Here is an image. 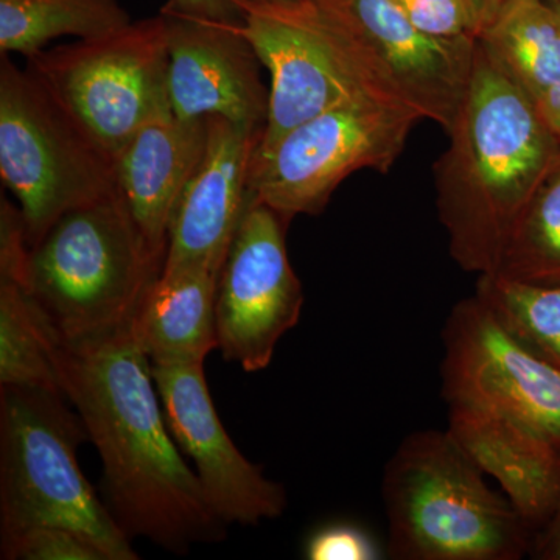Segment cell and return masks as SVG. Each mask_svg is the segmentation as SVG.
I'll return each instance as SVG.
<instances>
[{
  "mask_svg": "<svg viewBox=\"0 0 560 560\" xmlns=\"http://www.w3.org/2000/svg\"><path fill=\"white\" fill-rule=\"evenodd\" d=\"M54 355L62 393L101 455L106 506L127 536L176 555L223 540L228 525L173 440L131 327L83 345L57 342Z\"/></svg>",
  "mask_w": 560,
  "mask_h": 560,
  "instance_id": "obj_1",
  "label": "cell"
},
{
  "mask_svg": "<svg viewBox=\"0 0 560 560\" xmlns=\"http://www.w3.org/2000/svg\"><path fill=\"white\" fill-rule=\"evenodd\" d=\"M447 135L434 186L451 256L464 271L495 275L523 210L560 160V142L480 39Z\"/></svg>",
  "mask_w": 560,
  "mask_h": 560,
  "instance_id": "obj_2",
  "label": "cell"
},
{
  "mask_svg": "<svg viewBox=\"0 0 560 560\" xmlns=\"http://www.w3.org/2000/svg\"><path fill=\"white\" fill-rule=\"evenodd\" d=\"M164 261L116 190L55 221L28 248L21 283L55 340L77 346L130 329Z\"/></svg>",
  "mask_w": 560,
  "mask_h": 560,
  "instance_id": "obj_3",
  "label": "cell"
},
{
  "mask_svg": "<svg viewBox=\"0 0 560 560\" xmlns=\"http://www.w3.org/2000/svg\"><path fill=\"white\" fill-rule=\"evenodd\" d=\"M451 431L420 430L383 470L388 550L399 560H521L533 530Z\"/></svg>",
  "mask_w": 560,
  "mask_h": 560,
  "instance_id": "obj_4",
  "label": "cell"
},
{
  "mask_svg": "<svg viewBox=\"0 0 560 560\" xmlns=\"http://www.w3.org/2000/svg\"><path fill=\"white\" fill-rule=\"evenodd\" d=\"M62 390L0 386V541L35 526H65L94 541L106 560H136L131 539L77 460L90 440Z\"/></svg>",
  "mask_w": 560,
  "mask_h": 560,
  "instance_id": "obj_5",
  "label": "cell"
},
{
  "mask_svg": "<svg viewBox=\"0 0 560 560\" xmlns=\"http://www.w3.org/2000/svg\"><path fill=\"white\" fill-rule=\"evenodd\" d=\"M0 176L28 246L69 210L116 191L114 160L10 55L0 58Z\"/></svg>",
  "mask_w": 560,
  "mask_h": 560,
  "instance_id": "obj_6",
  "label": "cell"
},
{
  "mask_svg": "<svg viewBox=\"0 0 560 560\" xmlns=\"http://www.w3.org/2000/svg\"><path fill=\"white\" fill-rule=\"evenodd\" d=\"M242 10L241 31L271 77L270 113L257 150L338 106L366 98L394 103L348 28L318 0H243Z\"/></svg>",
  "mask_w": 560,
  "mask_h": 560,
  "instance_id": "obj_7",
  "label": "cell"
},
{
  "mask_svg": "<svg viewBox=\"0 0 560 560\" xmlns=\"http://www.w3.org/2000/svg\"><path fill=\"white\" fill-rule=\"evenodd\" d=\"M162 13L102 38L40 50L27 69L113 160L149 121L172 113Z\"/></svg>",
  "mask_w": 560,
  "mask_h": 560,
  "instance_id": "obj_8",
  "label": "cell"
},
{
  "mask_svg": "<svg viewBox=\"0 0 560 560\" xmlns=\"http://www.w3.org/2000/svg\"><path fill=\"white\" fill-rule=\"evenodd\" d=\"M419 120L404 106L374 98L326 110L256 151L250 198L289 220L319 215L352 173H388Z\"/></svg>",
  "mask_w": 560,
  "mask_h": 560,
  "instance_id": "obj_9",
  "label": "cell"
},
{
  "mask_svg": "<svg viewBox=\"0 0 560 560\" xmlns=\"http://www.w3.org/2000/svg\"><path fill=\"white\" fill-rule=\"evenodd\" d=\"M289 219L250 198L217 280V340L245 372L270 366L276 346L296 326L304 290L291 267Z\"/></svg>",
  "mask_w": 560,
  "mask_h": 560,
  "instance_id": "obj_10",
  "label": "cell"
},
{
  "mask_svg": "<svg viewBox=\"0 0 560 560\" xmlns=\"http://www.w3.org/2000/svg\"><path fill=\"white\" fill-rule=\"evenodd\" d=\"M442 396L517 420L560 445V370L515 340L477 296L445 320Z\"/></svg>",
  "mask_w": 560,
  "mask_h": 560,
  "instance_id": "obj_11",
  "label": "cell"
},
{
  "mask_svg": "<svg viewBox=\"0 0 560 560\" xmlns=\"http://www.w3.org/2000/svg\"><path fill=\"white\" fill-rule=\"evenodd\" d=\"M359 44L390 101L451 131L474 72L477 36L420 31L400 0H318Z\"/></svg>",
  "mask_w": 560,
  "mask_h": 560,
  "instance_id": "obj_12",
  "label": "cell"
},
{
  "mask_svg": "<svg viewBox=\"0 0 560 560\" xmlns=\"http://www.w3.org/2000/svg\"><path fill=\"white\" fill-rule=\"evenodd\" d=\"M173 440L194 460L197 477L221 521L259 525L283 514L285 488L268 480L235 447L215 410L205 363H151Z\"/></svg>",
  "mask_w": 560,
  "mask_h": 560,
  "instance_id": "obj_13",
  "label": "cell"
},
{
  "mask_svg": "<svg viewBox=\"0 0 560 560\" xmlns=\"http://www.w3.org/2000/svg\"><path fill=\"white\" fill-rule=\"evenodd\" d=\"M167 92L180 120L221 117L265 131L270 90L261 80V61L241 24L209 20L165 5Z\"/></svg>",
  "mask_w": 560,
  "mask_h": 560,
  "instance_id": "obj_14",
  "label": "cell"
},
{
  "mask_svg": "<svg viewBox=\"0 0 560 560\" xmlns=\"http://www.w3.org/2000/svg\"><path fill=\"white\" fill-rule=\"evenodd\" d=\"M261 136L257 128L208 119L205 154L173 213L162 270L220 272L249 205L250 167Z\"/></svg>",
  "mask_w": 560,
  "mask_h": 560,
  "instance_id": "obj_15",
  "label": "cell"
},
{
  "mask_svg": "<svg viewBox=\"0 0 560 560\" xmlns=\"http://www.w3.org/2000/svg\"><path fill=\"white\" fill-rule=\"evenodd\" d=\"M206 143L208 120H180L167 113L140 128L114 160L116 190L164 260L173 213Z\"/></svg>",
  "mask_w": 560,
  "mask_h": 560,
  "instance_id": "obj_16",
  "label": "cell"
},
{
  "mask_svg": "<svg viewBox=\"0 0 560 560\" xmlns=\"http://www.w3.org/2000/svg\"><path fill=\"white\" fill-rule=\"evenodd\" d=\"M448 431L504 495L534 534L560 508L558 445L517 420L480 408L448 405Z\"/></svg>",
  "mask_w": 560,
  "mask_h": 560,
  "instance_id": "obj_17",
  "label": "cell"
},
{
  "mask_svg": "<svg viewBox=\"0 0 560 560\" xmlns=\"http://www.w3.org/2000/svg\"><path fill=\"white\" fill-rule=\"evenodd\" d=\"M219 275L206 268L161 271L131 324L132 337L150 363H205L219 349Z\"/></svg>",
  "mask_w": 560,
  "mask_h": 560,
  "instance_id": "obj_18",
  "label": "cell"
},
{
  "mask_svg": "<svg viewBox=\"0 0 560 560\" xmlns=\"http://www.w3.org/2000/svg\"><path fill=\"white\" fill-rule=\"evenodd\" d=\"M478 39L533 98L560 80V20L548 0H503Z\"/></svg>",
  "mask_w": 560,
  "mask_h": 560,
  "instance_id": "obj_19",
  "label": "cell"
},
{
  "mask_svg": "<svg viewBox=\"0 0 560 560\" xmlns=\"http://www.w3.org/2000/svg\"><path fill=\"white\" fill-rule=\"evenodd\" d=\"M131 22L119 0H0V51L31 58L60 36L102 38Z\"/></svg>",
  "mask_w": 560,
  "mask_h": 560,
  "instance_id": "obj_20",
  "label": "cell"
},
{
  "mask_svg": "<svg viewBox=\"0 0 560 560\" xmlns=\"http://www.w3.org/2000/svg\"><path fill=\"white\" fill-rule=\"evenodd\" d=\"M55 340L27 289L0 276V386L61 389Z\"/></svg>",
  "mask_w": 560,
  "mask_h": 560,
  "instance_id": "obj_21",
  "label": "cell"
},
{
  "mask_svg": "<svg viewBox=\"0 0 560 560\" xmlns=\"http://www.w3.org/2000/svg\"><path fill=\"white\" fill-rule=\"evenodd\" d=\"M478 298L522 346L560 370V285L480 276Z\"/></svg>",
  "mask_w": 560,
  "mask_h": 560,
  "instance_id": "obj_22",
  "label": "cell"
},
{
  "mask_svg": "<svg viewBox=\"0 0 560 560\" xmlns=\"http://www.w3.org/2000/svg\"><path fill=\"white\" fill-rule=\"evenodd\" d=\"M495 276L560 285V160L523 210Z\"/></svg>",
  "mask_w": 560,
  "mask_h": 560,
  "instance_id": "obj_23",
  "label": "cell"
},
{
  "mask_svg": "<svg viewBox=\"0 0 560 560\" xmlns=\"http://www.w3.org/2000/svg\"><path fill=\"white\" fill-rule=\"evenodd\" d=\"M0 558L7 560H106L101 548L65 526H35L0 541Z\"/></svg>",
  "mask_w": 560,
  "mask_h": 560,
  "instance_id": "obj_24",
  "label": "cell"
},
{
  "mask_svg": "<svg viewBox=\"0 0 560 560\" xmlns=\"http://www.w3.org/2000/svg\"><path fill=\"white\" fill-rule=\"evenodd\" d=\"M308 560H378L382 552L366 530L350 523H331L308 537L304 550Z\"/></svg>",
  "mask_w": 560,
  "mask_h": 560,
  "instance_id": "obj_25",
  "label": "cell"
},
{
  "mask_svg": "<svg viewBox=\"0 0 560 560\" xmlns=\"http://www.w3.org/2000/svg\"><path fill=\"white\" fill-rule=\"evenodd\" d=\"M420 31L442 38L477 36L463 0H400Z\"/></svg>",
  "mask_w": 560,
  "mask_h": 560,
  "instance_id": "obj_26",
  "label": "cell"
},
{
  "mask_svg": "<svg viewBox=\"0 0 560 560\" xmlns=\"http://www.w3.org/2000/svg\"><path fill=\"white\" fill-rule=\"evenodd\" d=\"M242 3L243 0H168V5L183 13L232 24L243 22Z\"/></svg>",
  "mask_w": 560,
  "mask_h": 560,
  "instance_id": "obj_27",
  "label": "cell"
},
{
  "mask_svg": "<svg viewBox=\"0 0 560 560\" xmlns=\"http://www.w3.org/2000/svg\"><path fill=\"white\" fill-rule=\"evenodd\" d=\"M529 556L537 560H560V508L533 536Z\"/></svg>",
  "mask_w": 560,
  "mask_h": 560,
  "instance_id": "obj_28",
  "label": "cell"
},
{
  "mask_svg": "<svg viewBox=\"0 0 560 560\" xmlns=\"http://www.w3.org/2000/svg\"><path fill=\"white\" fill-rule=\"evenodd\" d=\"M536 108L552 135L560 142V80L541 91L536 98Z\"/></svg>",
  "mask_w": 560,
  "mask_h": 560,
  "instance_id": "obj_29",
  "label": "cell"
},
{
  "mask_svg": "<svg viewBox=\"0 0 560 560\" xmlns=\"http://www.w3.org/2000/svg\"><path fill=\"white\" fill-rule=\"evenodd\" d=\"M463 2L466 5L467 13H469L474 33L478 38L499 13L503 0H463Z\"/></svg>",
  "mask_w": 560,
  "mask_h": 560,
  "instance_id": "obj_30",
  "label": "cell"
},
{
  "mask_svg": "<svg viewBox=\"0 0 560 560\" xmlns=\"http://www.w3.org/2000/svg\"><path fill=\"white\" fill-rule=\"evenodd\" d=\"M257 2H291V0H257Z\"/></svg>",
  "mask_w": 560,
  "mask_h": 560,
  "instance_id": "obj_31",
  "label": "cell"
},
{
  "mask_svg": "<svg viewBox=\"0 0 560 560\" xmlns=\"http://www.w3.org/2000/svg\"><path fill=\"white\" fill-rule=\"evenodd\" d=\"M552 5H555L556 13H558V16H559V20H560V3H552Z\"/></svg>",
  "mask_w": 560,
  "mask_h": 560,
  "instance_id": "obj_32",
  "label": "cell"
},
{
  "mask_svg": "<svg viewBox=\"0 0 560 560\" xmlns=\"http://www.w3.org/2000/svg\"><path fill=\"white\" fill-rule=\"evenodd\" d=\"M550 3H560V0H548Z\"/></svg>",
  "mask_w": 560,
  "mask_h": 560,
  "instance_id": "obj_33",
  "label": "cell"
},
{
  "mask_svg": "<svg viewBox=\"0 0 560 560\" xmlns=\"http://www.w3.org/2000/svg\"><path fill=\"white\" fill-rule=\"evenodd\" d=\"M559 453H560V445H559Z\"/></svg>",
  "mask_w": 560,
  "mask_h": 560,
  "instance_id": "obj_34",
  "label": "cell"
}]
</instances>
